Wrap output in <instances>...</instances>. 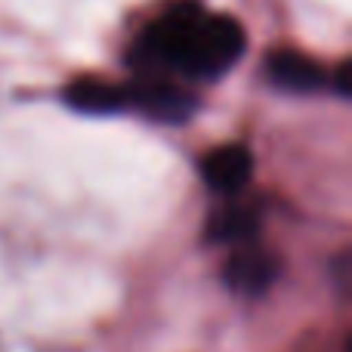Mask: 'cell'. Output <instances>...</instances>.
Here are the masks:
<instances>
[{"label":"cell","instance_id":"obj_6","mask_svg":"<svg viewBox=\"0 0 352 352\" xmlns=\"http://www.w3.org/2000/svg\"><path fill=\"white\" fill-rule=\"evenodd\" d=\"M65 102L84 115H115L130 102L127 93L115 84H105L96 78H78L65 87Z\"/></svg>","mask_w":352,"mask_h":352},{"label":"cell","instance_id":"obj_5","mask_svg":"<svg viewBox=\"0 0 352 352\" xmlns=\"http://www.w3.org/2000/svg\"><path fill=\"white\" fill-rule=\"evenodd\" d=\"M266 72L272 78V84H278L281 90L291 93H316L328 84V74L318 62H312L309 56L285 50V53H272L266 62Z\"/></svg>","mask_w":352,"mask_h":352},{"label":"cell","instance_id":"obj_4","mask_svg":"<svg viewBox=\"0 0 352 352\" xmlns=\"http://www.w3.org/2000/svg\"><path fill=\"white\" fill-rule=\"evenodd\" d=\"M250 170H254V161L244 146H219L201 161V176L219 195H235L238 188H244Z\"/></svg>","mask_w":352,"mask_h":352},{"label":"cell","instance_id":"obj_8","mask_svg":"<svg viewBox=\"0 0 352 352\" xmlns=\"http://www.w3.org/2000/svg\"><path fill=\"white\" fill-rule=\"evenodd\" d=\"M337 90H340V96H349V62H343L337 72Z\"/></svg>","mask_w":352,"mask_h":352},{"label":"cell","instance_id":"obj_2","mask_svg":"<svg viewBox=\"0 0 352 352\" xmlns=\"http://www.w3.org/2000/svg\"><path fill=\"white\" fill-rule=\"evenodd\" d=\"M127 99L140 105L148 118L164 124H182L195 111V96H188L176 84H167V80H158V78L142 80L133 93H127Z\"/></svg>","mask_w":352,"mask_h":352},{"label":"cell","instance_id":"obj_7","mask_svg":"<svg viewBox=\"0 0 352 352\" xmlns=\"http://www.w3.org/2000/svg\"><path fill=\"white\" fill-rule=\"evenodd\" d=\"M256 235V213L248 207L229 204L217 210L207 223V238L213 244H248Z\"/></svg>","mask_w":352,"mask_h":352},{"label":"cell","instance_id":"obj_3","mask_svg":"<svg viewBox=\"0 0 352 352\" xmlns=\"http://www.w3.org/2000/svg\"><path fill=\"white\" fill-rule=\"evenodd\" d=\"M275 278H278V263L266 250L244 248L235 250L226 263V285L244 297H256V294L269 291Z\"/></svg>","mask_w":352,"mask_h":352},{"label":"cell","instance_id":"obj_1","mask_svg":"<svg viewBox=\"0 0 352 352\" xmlns=\"http://www.w3.org/2000/svg\"><path fill=\"white\" fill-rule=\"evenodd\" d=\"M241 53H244L241 25L229 16H207L204 12L179 72L188 74V78H219L241 59Z\"/></svg>","mask_w":352,"mask_h":352}]
</instances>
